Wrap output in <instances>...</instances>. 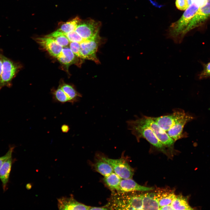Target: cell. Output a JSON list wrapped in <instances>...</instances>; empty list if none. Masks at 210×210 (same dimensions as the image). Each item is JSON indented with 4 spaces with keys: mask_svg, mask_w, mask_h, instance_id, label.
I'll return each instance as SVG.
<instances>
[{
    "mask_svg": "<svg viewBox=\"0 0 210 210\" xmlns=\"http://www.w3.org/2000/svg\"><path fill=\"white\" fill-rule=\"evenodd\" d=\"M81 21L79 18L76 17L71 21L63 24L57 30L64 33L74 31Z\"/></svg>",
    "mask_w": 210,
    "mask_h": 210,
    "instance_id": "24",
    "label": "cell"
},
{
    "mask_svg": "<svg viewBox=\"0 0 210 210\" xmlns=\"http://www.w3.org/2000/svg\"><path fill=\"white\" fill-rule=\"evenodd\" d=\"M121 193V195L114 199L111 207L116 209L143 210V194Z\"/></svg>",
    "mask_w": 210,
    "mask_h": 210,
    "instance_id": "3",
    "label": "cell"
},
{
    "mask_svg": "<svg viewBox=\"0 0 210 210\" xmlns=\"http://www.w3.org/2000/svg\"><path fill=\"white\" fill-rule=\"evenodd\" d=\"M57 200L60 210H89L90 207L78 202L72 195L70 197H62Z\"/></svg>",
    "mask_w": 210,
    "mask_h": 210,
    "instance_id": "13",
    "label": "cell"
},
{
    "mask_svg": "<svg viewBox=\"0 0 210 210\" xmlns=\"http://www.w3.org/2000/svg\"><path fill=\"white\" fill-rule=\"evenodd\" d=\"M185 114L183 110L177 108L173 110V113L170 114L156 117H151L166 132Z\"/></svg>",
    "mask_w": 210,
    "mask_h": 210,
    "instance_id": "9",
    "label": "cell"
},
{
    "mask_svg": "<svg viewBox=\"0 0 210 210\" xmlns=\"http://www.w3.org/2000/svg\"><path fill=\"white\" fill-rule=\"evenodd\" d=\"M210 18V0H204L189 23L185 31L186 34L202 24Z\"/></svg>",
    "mask_w": 210,
    "mask_h": 210,
    "instance_id": "7",
    "label": "cell"
},
{
    "mask_svg": "<svg viewBox=\"0 0 210 210\" xmlns=\"http://www.w3.org/2000/svg\"><path fill=\"white\" fill-rule=\"evenodd\" d=\"M61 88L68 97L69 103L73 104L79 101L81 95L72 86L67 84H64Z\"/></svg>",
    "mask_w": 210,
    "mask_h": 210,
    "instance_id": "20",
    "label": "cell"
},
{
    "mask_svg": "<svg viewBox=\"0 0 210 210\" xmlns=\"http://www.w3.org/2000/svg\"><path fill=\"white\" fill-rule=\"evenodd\" d=\"M99 37L94 39L85 40L80 43L81 58L99 63L96 55L99 43Z\"/></svg>",
    "mask_w": 210,
    "mask_h": 210,
    "instance_id": "10",
    "label": "cell"
},
{
    "mask_svg": "<svg viewBox=\"0 0 210 210\" xmlns=\"http://www.w3.org/2000/svg\"><path fill=\"white\" fill-rule=\"evenodd\" d=\"M126 122L128 129L131 131L138 141L141 138H144L159 150L164 153L166 152L164 146L159 141L150 128L138 123L134 120H129Z\"/></svg>",
    "mask_w": 210,
    "mask_h": 210,
    "instance_id": "2",
    "label": "cell"
},
{
    "mask_svg": "<svg viewBox=\"0 0 210 210\" xmlns=\"http://www.w3.org/2000/svg\"><path fill=\"white\" fill-rule=\"evenodd\" d=\"M101 159L109 164L114 172L122 179H132L133 171L127 162L124 159H113L102 157Z\"/></svg>",
    "mask_w": 210,
    "mask_h": 210,
    "instance_id": "8",
    "label": "cell"
},
{
    "mask_svg": "<svg viewBox=\"0 0 210 210\" xmlns=\"http://www.w3.org/2000/svg\"><path fill=\"white\" fill-rule=\"evenodd\" d=\"M200 5L196 0L185 10L180 18L172 23L167 31L166 36L176 43H180L186 35V29Z\"/></svg>",
    "mask_w": 210,
    "mask_h": 210,
    "instance_id": "1",
    "label": "cell"
},
{
    "mask_svg": "<svg viewBox=\"0 0 210 210\" xmlns=\"http://www.w3.org/2000/svg\"><path fill=\"white\" fill-rule=\"evenodd\" d=\"M69 48L77 57L81 58L80 43L77 42H70Z\"/></svg>",
    "mask_w": 210,
    "mask_h": 210,
    "instance_id": "27",
    "label": "cell"
},
{
    "mask_svg": "<svg viewBox=\"0 0 210 210\" xmlns=\"http://www.w3.org/2000/svg\"><path fill=\"white\" fill-rule=\"evenodd\" d=\"M156 193L160 207L171 204L176 195L173 191L165 189Z\"/></svg>",
    "mask_w": 210,
    "mask_h": 210,
    "instance_id": "18",
    "label": "cell"
},
{
    "mask_svg": "<svg viewBox=\"0 0 210 210\" xmlns=\"http://www.w3.org/2000/svg\"><path fill=\"white\" fill-rule=\"evenodd\" d=\"M26 187L27 190H29L31 189L32 185L31 183H28L26 185Z\"/></svg>",
    "mask_w": 210,
    "mask_h": 210,
    "instance_id": "35",
    "label": "cell"
},
{
    "mask_svg": "<svg viewBox=\"0 0 210 210\" xmlns=\"http://www.w3.org/2000/svg\"><path fill=\"white\" fill-rule=\"evenodd\" d=\"M13 162L12 156L6 160L0 169V179L4 191L7 189Z\"/></svg>",
    "mask_w": 210,
    "mask_h": 210,
    "instance_id": "15",
    "label": "cell"
},
{
    "mask_svg": "<svg viewBox=\"0 0 210 210\" xmlns=\"http://www.w3.org/2000/svg\"><path fill=\"white\" fill-rule=\"evenodd\" d=\"M143 210H159L158 197L156 192H147L143 194Z\"/></svg>",
    "mask_w": 210,
    "mask_h": 210,
    "instance_id": "16",
    "label": "cell"
},
{
    "mask_svg": "<svg viewBox=\"0 0 210 210\" xmlns=\"http://www.w3.org/2000/svg\"><path fill=\"white\" fill-rule=\"evenodd\" d=\"M174 210H192L186 199L181 195H175L171 204Z\"/></svg>",
    "mask_w": 210,
    "mask_h": 210,
    "instance_id": "21",
    "label": "cell"
},
{
    "mask_svg": "<svg viewBox=\"0 0 210 210\" xmlns=\"http://www.w3.org/2000/svg\"><path fill=\"white\" fill-rule=\"evenodd\" d=\"M94 166L96 170L104 177L114 172L111 166L102 159L97 162Z\"/></svg>",
    "mask_w": 210,
    "mask_h": 210,
    "instance_id": "22",
    "label": "cell"
},
{
    "mask_svg": "<svg viewBox=\"0 0 210 210\" xmlns=\"http://www.w3.org/2000/svg\"><path fill=\"white\" fill-rule=\"evenodd\" d=\"M61 129L62 132L66 133L69 131L70 128L68 125L66 124H64L62 126Z\"/></svg>",
    "mask_w": 210,
    "mask_h": 210,
    "instance_id": "31",
    "label": "cell"
},
{
    "mask_svg": "<svg viewBox=\"0 0 210 210\" xmlns=\"http://www.w3.org/2000/svg\"><path fill=\"white\" fill-rule=\"evenodd\" d=\"M52 93L54 102L62 104L69 102L68 97L61 87L54 91Z\"/></svg>",
    "mask_w": 210,
    "mask_h": 210,
    "instance_id": "25",
    "label": "cell"
},
{
    "mask_svg": "<svg viewBox=\"0 0 210 210\" xmlns=\"http://www.w3.org/2000/svg\"><path fill=\"white\" fill-rule=\"evenodd\" d=\"M159 210H174L171 204L160 207Z\"/></svg>",
    "mask_w": 210,
    "mask_h": 210,
    "instance_id": "32",
    "label": "cell"
},
{
    "mask_svg": "<svg viewBox=\"0 0 210 210\" xmlns=\"http://www.w3.org/2000/svg\"><path fill=\"white\" fill-rule=\"evenodd\" d=\"M100 26L99 22L89 19L81 20L75 31L84 40H91L99 36L98 33Z\"/></svg>",
    "mask_w": 210,
    "mask_h": 210,
    "instance_id": "6",
    "label": "cell"
},
{
    "mask_svg": "<svg viewBox=\"0 0 210 210\" xmlns=\"http://www.w3.org/2000/svg\"><path fill=\"white\" fill-rule=\"evenodd\" d=\"M15 147L14 145H10L9 150L6 153L0 157V169L6 160L12 156V153Z\"/></svg>",
    "mask_w": 210,
    "mask_h": 210,
    "instance_id": "28",
    "label": "cell"
},
{
    "mask_svg": "<svg viewBox=\"0 0 210 210\" xmlns=\"http://www.w3.org/2000/svg\"><path fill=\"white\" fill-rule=\"evenodd\" d=\"M2 69L0 82V90L4 87L10 88L12 81L15 76L19 65L9 58L1 55Z\"/></svg>",
    "mask_w": 210,
    "mask_h": 210,
    "instance_id": "5",
    "label": "cell"
},
{
    "mask_svg": "<svg viewBox=\"0 0 210 210\" xmlns=\"http://www.w3.org/2000/svg\"><path fill=\"white\" fill-rule=\"evenodd\" d=\"M202 75L203 77L210 76V62L205 66Z\"/></svg>",
    "mask_w": 210,
    "mask_h": 210,
    "instance_id": "30",
    "label": "cell"
},
{
    "mask_svg": "<svg viewBox=\"0 0 210 210\" xmlns=\"http://www.w3.org/2000/svg\"><path fill=\"white\" fill-rule=\"evenodd\" d=\"M2 53L0 49V82L1 80V75L2 73V62L1 59Z\"/></svg>",
    "mask_w": 210,
    "mask_h": 210,
    "instance_id": "33",
    "label": "cell"
},
{
    "mask_svg": "<svg viewBox=\"0 0 210 210\" xmlns=\"http://www.w3.org/2000/svg\"><path fill=\"white\" fill-rule=\"evenodd\" d=\"M64 34L70 42H77L80 43L85 41L75 30L67 33H64Z\"/></svg>",
    "mask_w": 210,
    "mask_h": 210,
    "instance_id": "26",
    "label": "cell"
},
{
    "mask_svg": "<svg viewBox=\"0 0 210 210\" xmlns=\"http://www.w3.org/2000/svg\"><path fill=\"white\" fill-rule=\"evenodd\" d=\"M175 5L178 9L183 11L186 10L189 6L187 0H176Z\"/></svg>",
    "mask_w": 210,
    "mask_h": 210,
    "instance_id": "29",
    "label": "cell"
},
{
    "mask_svg": "<svg viewBox=\"0 0 210 210\" xmlns=\"http://www.w3.org/2000/svg\"><path fill=\"white\" fill-rule=\"evenodd\" d=\"M46 36L52 38L63 48L69 45L70 42L64 33L57 30Z\"/></svg>",
    "mask_w": 210,
    "mask_h": 210,
    "instance_id": "23",
    "label": "cell"
},
{
    "mask_svg": "<svg viewBox=\"0 0 210 210\" xmlns=\"http://www.w3.org/2000/svg\"><path fill=\"white\" fill-rule=\"evenodd\" d=\"M135 120L138 123L150 128L164 146L171 147L173 145L175 141L152 119L151 117L143 116L140 118L137 117Z\"/></svg>",
    "mask_w": 210,
    "mask_h": 210,
    "instance_id": "4",
    "label": "cell"
},
{
    "mask_svg": "<svg viewBox=\"0 0 210 210\" xmlns=\"http://www.w3.org/2000/svg\"><path fill=\"white\" fill-rule=\"evenodd\" d=\"M36 40L51 56L56 58L61 53L63 48L52 38L46 36L44 37L38 38Z\"/></svg>",
    "mask_w": 210,
    "mask_h": 210,
    "instance_id": "12",
    "label": "cell"
},
{
    "mask_svg": "<svg viewBox=\"0 0 210 210\" xmlns=\"http://www.w3.org/2000/svg\"><path fill=\"white\" fill-rule=\"evenodd\" d=\"M122 178L114 172L108 176L104 177V181L109 188L112 190L120 191V185Z\"/></svg>",
    "mask_w": 210,
    "mask_h": 210,
    "instance_id": "19",
    "label": "cell"
},
{
    "mask_svg": "<svg viewBox=\"0 0 210 210\" xmlns=\"http://www.w3.org/2000/svg\"><path fill=\"white\" fill-rule=\"evenodd\" d=\"M76 56L70 48L66 47L63 48L61 52L56 58L60 63L68 67L75 63Z\"/></svg>",
    "mask_w": 210,
    "mask_h": 210,
    "instance_id": "17",
    "label": "cell"
},
{
    "mask_svg": "<svg viewBox=\"0 0 210 210\" xmlns=\"http://www.w3.org/2000/svg\"><path fill=\"white\" fill-rule=\"evenodd\" d=\"M154 189L152 187L141 186L132 179H122L120 185L119 192H129L132 191H149Z\"/></svg>",
    "mask_w": 210,
    "mask_h": 210,
    "instance_id": "14",
    "label": "cell"
},
{
    "mask_svg": "<svg viewBox=\"0 0 210 210\" xmlns=\"http://www.w3.org/2000/svg\"><path fill=\"white\" fill-rule=\"evenodd\" d=\"M193 119L189 114L186 113L184 116L178 120L166 132L168 135L175 141L184 137L183 130L186 124Z\"/></svg>",
    "mask_w": 210,
    "mask_h": 210,
    "instance_id": "11",
    "label": "cell"
},
{
    "mask_svg": "<svg viewBox=\"0 0 210 210\" xmlns=\"http://www.w3.org/2000/svg\"><path fill=\"white\" fill-rule=\"evenodd\" d=\"M108 209L105 207H92L90 206L89 210H106Z\"/></svg>",
    "mask_w": 210,
    "mask_h": 210,
    "instance_id": "34",
    "label": "cell"
}]
</instances>
